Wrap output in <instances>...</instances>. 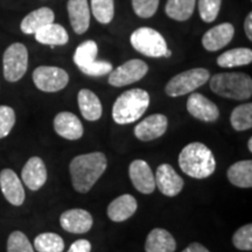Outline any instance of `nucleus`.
Listing matches in <instances>:
<instances>
[{"mask_svg": "<svg viewBox=\"0 0 252 252\" xmlns=\"http://www.w3.org/2000/svg\"><path fill=\"white\" fill-rule=\"evenodd\" d=\"M108 160L102 152H93L75 157L69 165L72 187L81 194H86L104 174Z\"/></svg>", "mask_w": 252, "mask_h": 252, "instance_id": "f257e3e1", "label": "nucleus"}, {"mask_svg": "<svg viewBox=\"0 0 252 252\" xmlns=\"http://www.w3.org/2000/svg\"><path fill=\"white\" fill-rule=\"evenodd\" d=\"M181 171L193 179H206L216 169L215 157L209 147L202 143H190L179 154Z\"/></svg>", "mask_w": 252, "mask_h": 252, "instance_id": "f03ea898", "label": "nucleus"}, {"mask_svg": "<svg viewBox=\"0 0 252 252\" xmlns=\"http://www.w3.org/2000/svg\"><path fill=\"white\" fill-rule=\"evenodd\" d=\"M150 94L143 89H131L116 99L112 108V118L119 125L137 122L150 105Z\"/></svg>", "mask_w": 252, "mask_h": 252, "instance_id": "7ed1b4c3", "label": "nucleus"}, {"mask_svg": "<svg viewBox=\"0 0 252 252\" xmlns=\"http://www.w3.org/2000/svg\"><path fill=\"white\" fill-rule=\"evenodd\" d=\"M210 89L224 98L245 100L252 96V80L244 72H220L210 78Z\"/></svg>", "mask_w": 252, "mask_h": 252, "instance_id": "20e7f679", "label": "nucleus"}, {"mask_svg": "<svg viewBox=\"0 0 252 252\" xmlns=\"http://www.w3.org/2000/svg\"><path fill=\"white\" fill-rule=\"evenodd\" d=\"M210 78V74L204 68H194L190 70L175 75L166 84L165 91L169 97H180L193 93L206 84Z\"/></svg>", "mask_w": 252, "mask_h": 252, "instance_id": "39448f33", "label": "nucleus"}, {"mask_svg": "<svg viewBox=\"0 0 252 252\" xmlns=\"http://www.w3.org/2000/svg\"><path fill=\"white\" fill-rule=\"evenodd\" d=\"M131 45L140 54L149 58H162L167 48L166 40L151 27H140L131 34Z\"/></svg>", "mask_w": 252, "mask_h": 252, "instance_id": "423d86ee", "label": "nucleus"}, {"mask_svg": "<svg viewBox=\"0 0 252 252\" xmlns=\"http://www.w3.org/2000/svg\"><path fill=\"white\" fill-rule=\"evenodd\" d=\"M4 77L8 82H18L24 77L28 68V50L23 43H13L2 56Z\"/></svg>", "mask_w": 252, "mask_h": 252, "instance_id": "0eeeda50", "label": "nucleus"}, {"mask_svg": "<svg viewBox=\"0 0 252 252\" xmlns=\"http://www.w3.org/2000/svg\"><path fill=\"white\" fill-rule=\"evenodd\" d=\"M33 81L37 89L43 93H58L68 86L69 75L62 68L41 65L34 70Z\"/></svg>", "mask_w": 252, "mask_h": 252, "instance_id": "6e6552de", "label": "nucleus"}, {"mask_svg": "<svg viewBox=\"0 0 252 252\" xmlns=\"http://www.w3.org/2000/svg\"><path fill=\"white\" fill-rule=\"evenodd\" d=\"M147 71H149V65L144 61L138 59L130 60L110 72L109 84L117 88L128 86L140 81L145 77Z\"/></svg>", "mask_w": 252, "mask_h": 252, "instance_id": "1a4fd4ad", "label": "nucleus"}, {"mask_svg": "<svg viewBox=\"0 0 252 252\" xmlns=\"http://www.w3.org/2000/svg\"><path fill=\"white\" fill-rule=\"evenodd\" d=\"M154 180L158 189L168 197L180 194L185 185L181 176L168 163H162L158 167Z\"/></svg>", "mask_w": 252, "mask_h": 252, "instance_id": "9d476101", "label": "nucleus"}, {"mask_svg": "<svg viewBox=\"0 0 252 252\" xmlns=\"http://www.w3.org/2000/svg\"><path fill=\"white\" fill-rule=\"evenodd\" d=\"M168 119L161 113H154L135 125L134 135L141 141H152L162 137L167 131Z\"/></svg>", "mask_w": 252, "mask_h": 252, "instance_id": "9b49d317", "label": "nucleus"}, {"mask_svg": "<svg viewBox=\"0 0 252 252\" xmlns=\"http://www.w3.org/2000/svg\"><path fill=\"white\" fill-rule=\"evenodd\" d=\"M187 110L194 118L201 122L213 123L220 117L217 105L201 94H191L187 100Z\"/></svg>", "mask_w": 252, "mask_h": 252, "instance_id": "f8f14e48", "label": "nucleus"}, {"mask_svg": "<svg viewBox=\"0 0 252 252\" xmlns=\"http://www.w3.org/2000/svg\"><path fill=\"white\" fill-rule=\"evenodd\" d=\"M128 175L132 185L141 194H151L156 188L154 174L149 163L144 160H134L128 167Z\"/></svg>", "mask_w": 252, "mask_h": 252, "instance_id": "ddd939ff", "label": "nucleus"}, {"mask_svg": "<svg viewBox=\"0 0 252 252\" xmlns=\"http://www.w3.org/2000/svg\"><path fill=\"white\" fill-rule=\"evenodd\" d=\"M0 189L6 200L13 206H21L25 202V189L17 173L12 169H2L0 172Z\"/></svg>", "mask_w": 252, "mask_h": 252, "instance_id": "4468645a", "label": "nucleus"}, {"mask_svg": "<svg viewBox=\"0 0 252 252\" xmlns=\"http://www.w3.org/2000/svg\"><path fill=\"white\" fill-rule=\"evenodd\" d=\"M60 224L65 231L71 234H86L94 224L93 216L84 209H70L60 217Z\"/></svg>", "mask_w": 252, "mask_h": 252, "instance_id": "2eb2a0df", "label": "nucleus"}, {"mask_svg": "<svg viewBox=\"0 0 252 252\" xmlns=\"http://www.w3.org/2000/svg\"><path fill=\"white\" fill-rule=\"evenodd\" d=\"M235 35V27L230 23L217 25L210 28L202 37V45L208 52H217L231 42Z\"/></svg>", "mask_w": 252, "mask_h": 252, "instance_id": "dca6fc26", "label": "nucleus"}, {"mask_svg": "<svg viewBox=\"0 0 252 252\" xmlns=\"http://www.w3.org/2000/svg\"><path fill=\"white\" fill-rule=\"evenodd\" d=\"M55 132L67 140H78L83 135V125L76 115L71 112H60L54 119Z\"/></svg>", "mask_w": 252, "mask_h": 252, "instance_id": "f3484780", "label": "nucleus"}, {"mask_svg": "<svg viewBox=\"0 0 252 252\" xmlns=\"http://www.w3.org/2000/svg\"><path fill=\"white\" fill-rule=\"evenodd\" d=\"M47 176H48V173H47L46 165L39 157L31 158L21 172L24 184L31 190H39L46 184Z\"/></svg>", "mask_w": 252, "mask_h": 252, "instance_id": "a211bd4d", "label": "nucleus"}, {"mask_svg": "<svg viewBox=\"0 0 252 252\" xmlns=\"http://www.w3.org/2000/svg\"><path fill=\"white\" fill-rule=\"evenodd\" d=\"M68 14L72 30L76 34H84L90 26V9L88 0H68Z\"/></svg>", "mask_w": 252, "mask_h": 252, "instance_id": "6ab92c4d", "label": "nucleus"}, {"mask_svg": "<svg viewBox=\"0 0 252 252\" xmlns=\"http://www.w3.org/2000/svg\"><path fill=\"white\" fill-rule=\"evenodd\" d=\"M137 200L132 195H121L109 204L108 216L113 222H124L137 212Z\"/></svg>", "mask_w": 252, "mask_h": 252, "instance_id": "aec40b11", "label": "nucleus"}, {"mask_svg": "<svg viewBox=\"0 0 252 252\" xmlns=\"http://www.w3.org/2000/svg\"><path fill=\"white\" fill-rule=\"evenodd\" d=\"M78 108L84 119L89 122H96L102 117V103L96 94L89 89H82L77 94Z\"/></svg>", "mask_w": 252, "mask_h": 252, "instance_id": "412c9836", "label": "nucleus"}, {"mask_svg": "<svg viewBox=\"0 0 252 252\" xmlns=\"http://www.w3.org/2000/svg\"><path fill=\"white\" fill-rule=\"evenodd\" d=\"M55 14L49 7H41L31 12L21 21L20 28L25 34H35L37 31L47 25L54 23Z\"/></svg>", "mask_w": 252, "mask_h": 252, "instance_id": "4be33fe9", "label": "nucleus"}, {"mask_svg": "<svg viewBox=\"0 0 252 252\" xmlns=\"http://www.w3.org/2000/svg\"><path fill=\"white\" fill-rule=\"evenodd\" d=\"M176 242L171 232L165 229L156 228L147 236L145 243L146 252H174Z\"/></svg>", "mask_w": 252, "mask_h": 252, "instance_id": "5701e85b", "label": "nucleus"}, {"mask_svg": "<svg viewBox=\"0 0 252 252\" xmlns=\"http://www.w3.org/2000/svg\"><path fill=\"white\" fill-rule=\"evenodd\" d=\"M34 35H35V40L37 42L50 46L52 49H54L55 46L67 45L69 41V35L65 28L61 25L54 23L42 27Z\"/></svg>", "mask_w": 252, "mask_h": 252, "instance_id": "b1692460", "label": "nucleus"}, {"mask_svg": "<svg viewBox=\"0 0 252 252\" xmlns=\"http://www.w3.org/2000/svg\"><path fill=\"white\" fill-rule=\"evenodd\" d=\"M229 181L236 187L251 188L252 187V161L242 160L235 162L229 167L226 172Z\"/></svg>", "mask_w": 252, "mask_h": 252, "instance_id": "393cba45", "label": "nucleus"}, {"mask_svg": "<svg viewBox=\"0 0 252 252\" xmlns=\"http://www.w3.org/2000/svg\"><path fill=\"white\" fill-rule=\"evenodd\" d=\"M252 62V50L250 48H234L223 53L217 58V64L222 68H234L248 65Z\"/></svg>", "mask_w": 252, "mask_h": 252, "instance_id": "a878e982", "label": "nucleus"}, {"mask_svg": "<svg viewBox=\"0 0 252 252\" xmlns=\"http://www.w3.org/2000/svg\"><path fill=\"white\" fill-rule=\"evenodd\" d=\"M196 0H167L166 14L173 20L187 21L194 13Z\"/></svg>", "mask_w": 252, "mask_h": 252, "instance_id": "bb28decb", "label": "nucleus"}, {"mask_svg": "<svg viewBox=\"0 0 252 252\" xmlns=\"http://www.w3.org/2000/svg\"><path fill=\"white\" fill-rule=\"evenodd\" d=\"M230 123L236 131H247L252 127V104H242L232 110Z\"/></svg>", "mask_w": 252, "mask_h": 252, "instance_id": "cd10ccee", "label": "nucleus"}, {"mask_svg": "<svg viewBox=\"0 0 252 252\" xmlns=\"http://www.w3.org/2000/svg\"><path fill=\"white\" fill-rule=\"evenodd\" d=\"M34 248L37 252H63L64 242L58 234L45 232L36 236L34 239Z\"/></svg>", "mask_w": 252, "mask_h": 252, "instance_id": "c85d7f7f", "label": "nucleus"}, {"mask_svg": "<svg viewBox=\"0 0 252 252\" xmlns=\"http://www.w3.org/2000/svg\"><path fill=\"white\" fill-rule=\"evenodd\" d=\"M98 54V46L93 40L84 41L81 43L75 50L74 62L78 68L84 67L96 60V56Z\"/></svg>", "mask_w": 252, "mask_h": 252, "instance_id": "c756f323", "label": "nucleus"}, {"mask_svg": "<svg viewBox=\"0 0 252 252\" xmlns=\"http://www.w3.org/2000/svg\"><path fill=\"white\" fill-rule=\"evenodd\" d=\"M91 11L98 23L108 25L115 15V0H91Z\"/></svg>", "mask_w": 252, "mask_h": 252, "instance_id": "7c9ffc66", "label": "nucleus"}, {"mask_svg": "<svg viewBox=\"0 0 252 252\" xmlns=\"http://www.w3.org/2000/svg\"><path fill=\"white\" fill-rule=\"evenodd\" d=\"M222 0H198V14L204 23H213L220 13Z\"/></svg>", "mask_w": 252, "mask_h": 252, "instance_id": "2f4dec72", "label": "nucleus"}, {"mask_svg": "<svg viewBox=\"0 0 252 252\" xmlns=\"http://www.w3.org/2000/svg\"><path fill=\"white\" fill-rule=\"evenodd\" d=\"M7 252H34V249L24 232L14 231L8 237Z\"/></svg>", "mask_w": 252, "mask_h": 252, "instance_id": "473e14b6", "label": "nucleus"}, {"mask_svg": "<svg viewBox=\"0 0 252 252\" xmlns=\"http://www.w3.org/2000/svg\"><path fill=\"white\" fill-rule=\"evenodd\" d=\"M232 243L235 248L242 251L252 250V224H245L239 228L232 236Z\"/></svg>", "mask_w": 252, "mask_h": 252, "instance_id": "72a5a7b5", "label": "nucleus"}, {"mask_svg": "<svg viewBox=\"0 0 252 252\" xmlns=\"http://www.w3.org/2000/svg\"><path fill=\"white\" fill-rule=\"evenodd\" d=\"M15 124V112L11 106L0 105V139L7 137Z\"/></svg>", "mask_w": 252, "mask_h": 252, "instance_id": "f704fd0d", "label": "nucleus"}, {"mask_svg": "<svg viewBox=\"0 0 252 252\" xmlns=\"http://www.w3.org/2000/svg\"><path fill=\"white\" fill-rule=\"evenodd\" d=\"M132 7L138 17L149 19L157 13L159 0H132Z\"/></svg>", "mask_w": 252, "mask_h": 252, "instance_id": "c9c22d12", "label": "nucleus"}, {"mask_svg": "<svg viewBox=\"0 0 252 252\" xmlns=\"http://www.w3.org/2000/svg\"><path fill=\"white\" fill-rule=\"evenodd\" d=\"M80 70L83 72V74L88 75V76H104V75H108L113 70L112 64L110 62L106 61H93L89 64L84 65V67L80 68Z\"/></svg>", "mask_w": 252, "mask_h": 252, "instance_id": "e433bc0d", "label": "nucleus"}, {"mask_svg": "<svg viewBox=\"0 0 252 252\" xmlns=\"http://www.w3.org/2000/svg\"><path fill=\"white\" fill-rule=\"evenodd\" d=\"M68 252H91V243L87 239H78L70 245Z\"/></svg>", "mask_w": 252, "mask_h": 252, "instance_id": "4c0bfd02", "label": "nucleus"}, {"mask_svg": "<svg viewBox=\"0 0 252 252\" xmlns=\"http://www.w3.org/2000/svg\"><path fill=\"white\" fill-rule=\"evenodd\" d=\"M182 252H210L207 248H204L202 244L200 243H191L189 244L187 248Z\"/></svg>", "mask_w": 252, "mask_h": 252, "instance_id": "58836bf2", "label": "nucleus"}, {"mask_svg": "<svg viewBox=\"0 0 252 252\" xmlns=\"http://www.w3.org/2000/svg\"><path fill=\"white\" fill-rule=\"evenodd\" d=\"M251 24H252V13L248 14L247 19H245V23H244V31L245 34H247L248 39L252 41V28H251Z\"/></svg>", "mask_w": 252, "mask_h": 252, "instance_id": "ea45409f", "label": "nucleus"}, {"mask_svg": "<svg viewBox=\"0 0 252 252\" xmlns=\"http://www.w3.org/2000/svg\"><path fill=\"white\" fill-rule=\"evenodd\" d=\"M248 149H249V151H250V152H252V138H249Z\"/></svg>", "mask_w": 252, "mask_h": 252, "instance_id": "a19ab883", "label": "nucleus"}, {"mask_svg": "<svg viewBox=\"0 0 252 252\" xmlns=\"http://www.w3.org/2000/svg\"><path fill=\"white\" fill-rule=\"evenodd\" d=\"M163 56H165V58H171V56H172V52H171V50H169V49H167L166 53H165V55H163Z\"/></svg>", "mask_w": 252, "mask_h": 252, "instance_id": "79ce46f5", "label": "nucleus"}]
</instances>
